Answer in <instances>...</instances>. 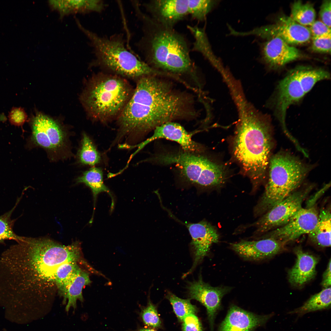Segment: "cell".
Instances as JSON below:
<instances>
[{
	"label": "cell",
	"instance_id": "cell-40",
	"mask_svg": "<svg viewBox=\"0 0 331 331\" xmlns=\"http://www.w3.org/2000/svg\"><path fill=\"white\" fill-rule=\"evenodd\" d=\"M137 331H156L152 329L143 328L139 329Z\"/></svg>",
	"mask_w": 331,
	"mask_h": 331
},
{
	"label": "cell",
	"instance_id": "cell-4",
	"mask_svg": "<svg viewBox=\"0 0 331 331\" xmlns=\"http://www.w3.org/2000/svg\"><path fill=\"white\" fill-rule=\"evenodd\" d=\"M142 23V36L138 47L145 62L152 67L177 75L196 77V68L191 58L188 42L174 28L161 24L137 9Z\"/></svg>",
	"mask_w": 331,
	"mask_h": 331
},
{
	"label": "cell",
	"instance_id": "cell-21",
	"mask_svg": "<svg viewBox=\"0 0 331 331\" xmlns=\"http://www.w3.org/2000/svg\"><path fill=\"white\" fill-rule=\"evenodd\" d=\"M294 252L296 261L288 271V280L292 285L301 287L315 276L316 267L318 259L316 256L305 252L299 247L296 248Z\"/></svg>",
	"mask_w": 331,
	"mask_h": 331
},
{
	"label": "cell",
	"instance_id": "cell-16",
	"mask_svg": "<svg viewBox=\"0 0 331 331\" xmlns=\"http://www.w3.org/2000/svg\"><path fill=\"white\" fill-rule=\"evenodd\" d=\"M143 6L152 19L171 27L189 15L188 0H153Z\"/></svg>",
	"mask_w": 331,
	"mask_h": 331
},
{
	"label": "cell",
	"instance_id": "cell-28",
	"mask_svg": "<svg viewBox=\"0 0 331 331\" xmlns=\"http://www.w3.org/2000/svg\"><path fill=\"white\" fill-rule=\"evenodd\" d=\"M291 8L290 17L301 25L309 26L315 21L316 12L311 3L296 1L292 4Z\"/></svg>",
	"mask_w": 331,
	"mask_h": 331
},
{
	"label": "cell",
	"instance_id": "cell-11",
	"mask_svg": "<svg viewBox=\"0 0 331 331\" xmlns=\"http://www.w3.org/2000/svg\"><path fill=\"white\" fill-rule=\"evenodd\" d=\"M30 140L49 151L56 152L66 145V134L59 124L51 117L37 112L30 120Z\"/></svg>",
	"mask_w": 331,
	"mask_h": 331
},
{
	"label": "cell",
	"instance_id": "cell-36",
	"mask_svg": "<svg viewBox=\"0 0 331 331\" xmlns=\"http://www.w3.org/2000/svg\"><path fill=\"white\" fill-rule=\"evenodd\" d=\"M308 28L312 39L331 35V28L321 21L315 20Z\"/></svg>",
	"mask_w": 331,
	"mask_h": 331
},
{
	"label": "cell",
	"instance_id": "cell-17",
	"mask_svg": "<svg viewBox=\"0 0 331 331\" xmlns=\"http://www.w3.org/2000/svg\"><path fill=\"white\" fill-rule=\"evenodd\" d=\"M154 130L153 135L150 138L133 146V148L138 147L134 153L135 154L150 143L160 139H164L177 143L185 151L200 154L203 151L202 146L192 139V134L187 132L179 124L168 122L157 127Z\"/></svg>",
	"mask_w": 331,
	"mask_h": 331
},
{
	"label": "cell",
	"instance_id": "cell-30",
	"mask_svg": "<svg viewBox=\"0 0 331 331\" xmlns=\"http://www.w3.org/2000/svg\"><path fill=\"white\" fill-rule=\"evenodd\" d=\"M81 146L78 154L80 162L84 165L93 166L99 163L101 156L91 139L84 133Z\"/></svg>",
	"mask_w": 331,
	"mask_h": 331
},
{
	"label": "cell",
	"instance_id": "cell-24",
	"mask_svg": "<svg viewBox=\"0 0 331 331\" xmlns=\"http://www.w3.org/2000/svg\"><path fill=\"white\" fill-rule=\"evenodd\" d=\"M79 265H83L87 269L89 268L78 262L65 263L60 266L55 273L56 284L58 295L65 299L68 289L83 269Z\"/></svg>",
	"mask_w": 331,
	"mask_h": 331
},
{
	"label": "cell",
	"instance_id": "cell-5",
	"mask_svg": "<svg viewBox=\"0 0 331 331\" xmlns=\"http://www.w3.org/2000/svg\"><path fill=\"white\" fill-rule=\"evenodd\" d=\"M133 91L124 78L112 74L101 73L90 79L81 100L91 119L106 123L117 118Z\"/></svg>",
	"mask_w": 331,
	"mask_h": 331
},
{
	"label": "cell",
	"instance_id": "cell-13",
	"mask_svg": "<svg viewBox=\"0 0 331 331\" xmlns=\"http://www.w3.org/2000/svg\"><path fill=\"white\" fill-rule=\"evenodd\" d=\"M306 93L298 67L292 70L280 82L276 105L278 117L284 133L288 132L285 122L287 108Z\"/></svg>",
	"mask_w": 331,
	"mask_h": 331
},
{
	"label": "cell",
	"instance_id": "cell-10",
	"mask_svg": "<svg viewBox=\"0 0 331 331\" xmlns=\"http://www.w3.org/2000/svg\"><path fill=\"white\" fill-rule=\"evenodd\" d=\"M235 36L254 35L264 38H280L288 44H299L309 41L311 36L308 27L299 24L290 17H280L274 24L255 28L250 31H235Z\"/></svg>",
	"mask_w": 331,
	"mask_h": 331
},
{
	"label": "cell",
	"instance_id": "cell-12",
	"mask_svg": "<svg viewBox=\"0 0 331 331\" xmlns=\"http://www.w3.org/2000/svg\"><path fill=\"white\" fill-rule=\"evenodd\" d=\"M318 213L315 205L302 207L287 223L268 232L263 238H273L286 244L309 234L316 224Z\"/></svg>",
	"mask_w": 331,
	"mask_h": 331
},
{
	"label": "cell",
	"instance_id": "cell-7",
	"mask_svg": "<svg viewBox=\"0 0 331 331\" xmlns=\"http://www.w3.org/2000/svg\"><path fill=\"white\" fill-rule=\"evenodd\" d=\"M268 177L264 192L254 209L262 215L296 191L311 169L291 153L279 152L271 157Z\"/></svg>",
	"mask_w": 331,
	"mask_h": 331
},
{
	"label": "cell",
	"instance_id": "cell-26",
	"mask_svg": "<svg viewBox=\"0 0 331 331\" xmlns=\"http://www.w3.org/2000/svg\"><path fill=\"white\" fill-rule=\"evenodd\" d=\"M331 287L325 288L311 296L301 307L290 311L299 316L312 312L328 309L331 306Z\"/></svg>",
	"mask_w": 331,
	"mask_h": 331
},
{
	"label": "cell",
	"instance_id": "cell-23",
	"mask_svg": "<svg viewBox=\"0 0 331 331\" xmlns=\"http://www.w3.org/2000/svg\"><path fill=\"white\" fill-rule=\"evenodd\" d=\"M331 218L330 208L321 209L315 227L308 234L310 240L314 245L321 247L330 246Z\"/></svg>",
	"mask_w": 331,
	"mask_h": 331
},
{
	"label": "cell",
	"instance_id": "cell-34",
	"mask_svg": "<svg viewBox=\"0 0 331 331\" xmlns=\"http://www.w3.org/2000/svg\"><path fill=\"white\" fill-rule=\"evenodd\" d=\"M8 117L11 125L21 127L28 120L26 112L21 107L12 108L9 113Z\"/></svg>",
	"mask_w": 331,
	"mask_h": 331
},
{
	"label": "cell",
	"instance_id": "cell-37",
	"mask_svg": "<svg viewBox=\"0 0 331 331\" xmlns=\"http://www.w3.org/2000/svg\"><path fill=\"white\" fill-rule=\"evenodd\" d=\"M182 321L183 331H203L200 322L195 314L186 316Z\"/></svg>",
	"mask_w": 331,
	"mask_h": 331
},
{
	"label": "cell",
	"instance_id": "cell-27",
	"mask_svg": "<svg viewBox=\"0 0 331 331\" xmlns=\"http://www.w3.org/2000/svg\"><path fill=\"white\" fill-rule=\"evenodd\" d=\"M91 283L89 278V273L83 269L69 287L63 304H65L68 299L65 310L68 312L70 307L75 310L77 307V301L79 300L83 301L82 290L83 287Z\"/></svg>",
	"mask_w": 331,
	"mask_h": 331
},
{
	"label": "cell",
	"instance_id": "cell-38",
	"mask_svg": "<svg viewBox=\"0 0 331 331\" xmlns=\"http://www.w3.org/2000/svg\"><path fill=\"white\" fill-rule=\"evenodd\" d=\"M331 0L323 1L320 7L319 15L321 21L331 28Z\"/></svg>",
	"mask_w": 331,
	"mask_h": 331
},
{
	"label": "cell",
	"instance_id": "cell-25",
	"mask_svg": "<svg viewBox=\"0 0 331 331\" xmlns=\"http://www.w3.org/2000/svg\"><path fill=\"white\" fill-rule=\"evenodd\" d=\"M78 183H83L91 189L93 197V212L95 209V203L98 195L101 192H106L111 196L112 200L111 209L113 208L114 201L109 189L104 183L103 173L101 169L93 167L84 173L82 175L77 179Z\"/></svg>",
	"mask_w": 331,
	"mask_h": 331
},
{
	"label": "cell",
	"instance_id": "cell-33",
	"mask_svg": "<svg viewBox=\"0 0 331 331\" xmlns=\"http://www.w3.org/2000/svg\"><path fill=\"white\" fill-rule=\"evenodd\" d=\"M141 316L143 322L147 326L154 328L161 326V322L156 308L150 300L147 306L142 310Z\"/></svg>",
	"mask_w": 331,
	"mask_h": 331
},
{
	"label": "cell",
	"instance_id": "cell-41",
	"mask_svg": "<svg viewBox=\"0 0 331 331\" xmlns=\"http://www.w3.org/2000/svg\"><path fill=\"white\" fill-rule=\"evenodd\" d=\"M4 331H6V330H5H5H4Z\"/></svg>",
	"mask_w": 331,
	"mask_h": 331
},
{
	"label": "cell",
	"instance_id": "cell-32",
	"mask_svg": "<svg viewBox=\"0 0 331 331\" xmlns=\"http://www.w3.org/2000/svg\"><path fill=\"white\" fill-rule=\"evenodd\" d=\"M217 3L215 0H188L189 15L194 19L204 21Z\"/></svg>",
	"mask_w": 331,
	"mask_h": 331
},
{
	"label": "cell",
	"instance_id": "cell-31",
	"mask_svg": "<svg viewBox=\"0 0 331 331\" xmlns=\"http://www.w3.org/2000/svg\"><path fill=\"white\" fill-rule=\"evenodd\" d=\"M166 298L172 305L177 317L181 321L186 316L195 314L197 311L196 307L191 303L189 299L180 298L170 292L167 293Z\"/></svg>",
	"mask_w": 331,
	"mask_h": 331
},
{
	"label": "cell",
	"instance_id": "cell-22",
	"mask_svg": "<svg viewBox=\"0 0 331 331\" xmlns=\"http://www.w3.org/2000/svg\"><path fill=\"white\" fill-rule=\"evenodd\" d=\"M49 3L52 9L59 12L61 17L77 13H101L105 7L103 1L100 0H51Z\"/></svg>",
	"mask_w": 331,
	"mask_h": 331
},
{
	"label": "cell",
	"instance_id": "cell-6",
	"mask_svg": "<svg viewBox=\"0 0 331 331\" xmlns=\"http://www.w3.org/2000/svg\"><path fill=\"white\" fill-rule=\"evenodd\" d=\"M77 24L89 39L94 62L99 67L113 74L136 80L144 76L163 74L162 71L150 67L129 51L122 35L101 36L86 29L79 22Z\"/></svg>",
	"mask_w": 331,
	"mask_h": 331
},
{
	"label": "cell",
	"instance_id": "cell-18",
	"mask_svg": "<svg viewBox=\"0 0 331 331\" xmlns=\"http://www.w3.org/2000/svg\"><path fill=\"white\" fill-rule=\"evenodd\" d=\"M285 244L271 238L257 240H242L231 244V249L245 259L253 261L271 257L285 249Z\"/></svg>",
	"mask_w": 331,
	"mask_h": 331
},
{
	"label": "cell",
	"instance_id": "cell-20",
	"mask_svg": "<svg viewBox=\"0 0 331 331\" xmlns=\"http://www.w3.org/2000/svg\"><path fill=\"white\" fill-rule=\"evenodd\" d=\"M262 52L265 62L272 67L282 66L300 57L296 48L277 37L269 39L263 45Z\"/></svg>",
	"mask_w": 331,
	"mask_h": 331
},
{
	"label": "cell",
	"instance_id": "cell-39",
	"mask_svg": "<svg viewBox=\"0 0 331 331\" xmlns=\"http://www.w3.org/2000/svg\"><path fill=\"white\" fill-rule=\"evenodd\" d=\"M331 261L330 259L327 268L323 275L321 285L324 288L329 287L331 286Z\"/></svg>",
	"mask_w": 331,
	"mask_h": 331
},
{
	"label": "cell",
	"instance_id": "cell-19",
	"mask_svg": "<svg viewBox=\"0 0 331 331\" xmlns=\"http://www.w3.org/2000/svg\"><path fill=\"white\" fill-rule=\"evenodd\" d=\"M273 315H257L233 305L220 324L218 331H253L264 325Z\"/></svg>",
	"mask_w": 331,
	"mask_h": 331
},
{
	"label": "cell",
	"instance_id": "cell-15",
	"mask_svg": "<svg viewBox=\"0 0 331 331\" xmlns=\"http://www.w3.org/2000/svg\"><path fill=\"white\" fill-rule=\"evenodd\" d=\"M190 299L199 302L206 308L211 331H213L215 318L223 296L230 292V287H213L204 282L201 275L197 280L189 282L187 286Z\"/></svg>",
	"mask_w": 331,
	"mask_h": 331
},
{
	"label": "cell",
	"instance_id": "cell-3",
	"mask_svg": "<svg viewBox=\"0 0 331 331\" xmlns=\"http://www.w3.org/2000/svg\"><path fill=\"white\" fill-rule=\"evenodd\" d=\"M239 119L233 140L234 155L256 188L268 168L273 140L269 120L244 98L235 101Z\"/></svg>",
	"mask_w": 331,
	"mask_h": 331
},
{
	"label": "cell",
	"instance_id": "cell-8",
	"mask_svg": "<svg viewBox=\"0 0 331 331\" xmlns=\"http://www.w3.org/2000/svg\"><path fill=\"white\" fill-rule=\"evenodd\" d=\"M150 160L160 164L174 165L186 181L199 186H219L226 178L223 166L199 153L183 150L164 153L156 154Z\"/></svg>",
	"mask_w": 331,
	"mask_h": 331
},
{
	"label": "cell",
	"instance_id": "cell-29",
	"mask_svg": "<svg viewBox=\"0 0 331 331\" xmlns=\"http://www.w3.org/2000/svg\"><path fill=\"white\" fill-rule=\"evenodd\" d=\"M22 195L17 199L14 207L10 210L0 216V244H5L7 240H13L17 242L21 236L16 234L13 227L17 219H12L11 215L19 203Z\"/></svg>",
	"mask_w": 331,
	"mask_h": 331
},
{
	"label": "cell",
	"instance_id": "cell-2",
	"mask_svg": "<svg viewBox=\"0 0 331 331\" xmlns=\"http://www.w3.org/2000/svg\"><path fill=\"white\" fill-rule=\"evenodd\" d=\"M156 76L137 80L131 97L117 118V139L143 135L164 123L190 116L188 94Z\"/></svg>",
	"mask_w": 331,
	"mask_h": 331
},
{
	"label": "cell",
	"instance_id": "cell-35",
	"mask_svg": "<svg viewBox=\"0 0 331 331\" xmlns=\"http://www.w3.org/2000/svg\"><path fill=\"white\" fill-rule=\"evenodd\" d=\"M331 35L312 39L311 49L314 51L331 53Z\"/></svg>",
	"mask_w": 331,
	"mask_h": 331
},
{
	"label": "cell",
	"instance_id": "cell-9",
	"mask_svg": "<svg viewBox=\"0 0 331 331\" xmlns=\"http://www.w3.org/2000/svg\"><path fill=\"white\" fill-rule=\"evenodd\" d=\"M312 189L309 186L296 191L274 205L253 223L255 234L268 232L287 223L302 207L304 201Z\"/></svg>",
	"mask_w": 331,
	"mask_h": 331
},
{
	"label": "cell",
	"instance_id": "cell-1",
	"mask_svg": "<svg viewBox=\"0 0 331 331\" xmlns=\"http://www.w3.org/2000/svg\"><path fill=\"white\" fill-rule=\"evenodd\" d=\"M0 255V306L21 311L51 302L55 273L67 262L85 261L78 241L65 245L47 237L22 236Z\"/></svg>",
	"mask_w": 331,
	"mask_h": 331
},
{
	"label": "cell",
	"instance_id": "cell-14",
	"mask_svg": "<svg viewBox=\"0 0 331 331\" xmlns=\"http://www.w3.org/2000/svg\"><path fill=\"white\" fill-rule=\"evenodd\" d=\"M171 217L186 227L192 238L191 245L194 253V262L191 268L183 275V277L184 278L191 273L206 256L212 245L218 242L219 235L215 228L206 221L192 223L183 222L174 215Z\"/></svg>",
	"mask_w": 331,
	"mask_h": 331
}]
</instances>
